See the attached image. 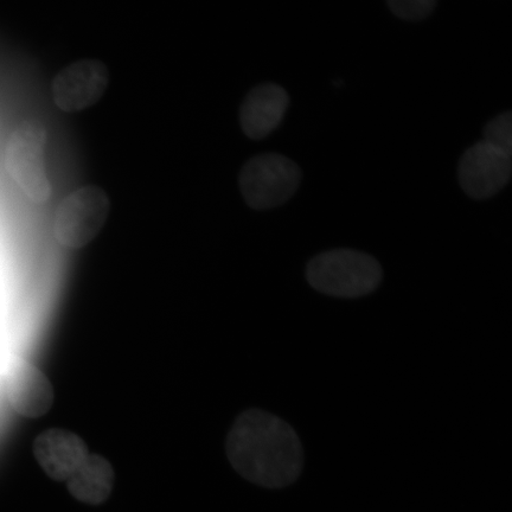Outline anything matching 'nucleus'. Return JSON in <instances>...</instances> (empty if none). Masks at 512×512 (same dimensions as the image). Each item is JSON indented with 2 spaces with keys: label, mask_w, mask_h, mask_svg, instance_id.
Masks as SVG:
<instances>
[{
  "label": "nucleus",
  "mask_w": 512,
  "mask_h": 512,
  "mask_svg": "<svg viewBox=\"0 0 512 512\" xmlns=\"http://www.w3.org/2000/svg\"><path fill=\"white\" fill-rule=\"evenodd\" d=\"M390 10L407 21H420L432 14L438 0H387Z\"/></svg>",
  "instance_id": "obj_13"
},
{
  "label": "nucleus",
  "mask_w": 512,
  "mask_h": 512,
  "mask_svg": "<svg viewBox=\"0 0 512 512\" xmlns=\"http://www.w3.org/2000/svg\"><path fill=\"white\" fill-rule=\"evenodd\" d=\"M34 454L44 472L57 482H67L88 457L83 440L72 432L51 428L34 443Z\"/></svg>",
  "instance_id": "obj_8"
},
{
  "label": "nucleus",
  "mask_w": 512,
  "mask_h": 512,
  "mask_svg": "<svg viewBox=\"0 0 512 512\" xmlns=\"http://www.w3.org/2000/svg\"><path fill=\"white\" fill-rule=\"evenodd\" d=\"M290 98L283 87L266 83L249 92L240 108V124L246 136L259 140L271 134L285 117Z\"/></svg>",
  "instance_id": "obj_9"
},
{
  "label": "nucleus",
  "mask_w": 512,
  "mask_h": 512,
  "mask_svg": "<svg viewBox=\"0 0 512 512\" xmlns=\"http://www.w3.org/2000/svg\"><path fill=\"white\" fill-rule=\"evenodd\" d=\"M6 392L12 408L25 418H40L54 403L53 387L42 371L30 363H18L11 369Z\"/></svg>",
  "instance_id": "obj_10"
},
{
  "label": "nucleus",
  "mask_w": 512,
  "mask_h": 512,
  "mask_svg": "<svg viewBox=\"0 0 512 512\" xmlns=\"http://www.w3.org/2000/svg\"><path fill=\"white\" fill-rule=\"evenodd\" d=\"M110 210V198L101 188L87 185L75 190L56 211V240L69 249L85 247L104 228Z\"/></svg>",
  "instance_id": "obj_5"
},
{
  "label": "nucleus",
  "mask_w": 512,
  "mask_h": 512,
  "mask_svg": "<svg viewBox=\"0 0 512 512\" xmlns=\"http://www.w3.org/2000/svg\"><path fill=\"white\" fill-rule=\"evenodd\" d=\"M110 73L98 60H81L63 68L53 81V99L61 111L79 112L98 102L106 92Z\"/></svg>",
  "instance_id": "obj_7"
},
{
  "label": "nucleus",
  "mask_w": 512,
  "mask_h": 512,
  "mask_svg": "<svg viewBox=\"0 0 512 512\" xmlns=\"http://www.w3.org/2000/svg\"><path fill=\"white\" fill-rule=\"evenodd\" d=\"M302 182V171L290 158L266 153L248 160L239 176L243 198L255 210L283 206L296 194Z\"/></svg>",
  "instance_id": "obj_3"
},
{
  "label": "nucleus",
  "mask_w": 512,
  "mask_h": 512,
  "mask_svg": "<svg viewBox=\"0 0 512 512\" xmlns=\"http://www.w3.org/2000/svg\"><path fill=\"white\" fill-rule=\"evenodd\" d=\"M47 130L36 120L24 121L11 134L5 151V168L23 194L35 203L47 202L51 185L44 164Z\"/></svg>",
  "instance_id": "obj_4"
},
{
  "label": "nucleus",
  "mask_w": 512,
  "mask_h": 512,
  "mask_svg": "<svg viewBox=\"0 0 512 512\" xmlns=\"http://www.w3.org/2000/svg\"><path fill=\"white\" fill-rule=\"evenodd\" d=\"M511 171V155L479 142L460 159L459 182L467 195L486 200L509 183Z\"/></svg>",
  "instance_id": "obj_6"
},
{
  "label": "nucleus",
  "mask_w": 512,
  "mask_h": 512,
  "mask_svg": "<svg viewBox=\"0 0 512 512\" xmlns=\"http://www.w3.org/2000/svg\"><path fill=\"white\" fill-rule=\"evenodd\" d=\"M226 448L234 470L264 488H285L302 475L304 451L297 432L261 409H248L236 418Z\"/></svg>",
  "instance_id": "obj_1"
},
{
  "label": "nucleus",
  "mask_w": 512,
  "mask_h": 512,
  "mask_svg": "<svg viewBox=\"0 0 512 512\" xmlns=\"http://www.w3.org/2000/svg\"><path fill=\"white\" fill-rule=\"evenodd\" d=\"M114 485V472L108 460L98 454H88L85 462L67 480L70 494L78 501L98 505L110 497Z\"/></svg>",
  "instance_id": "obj_11"
},
{
  "label": "nucleus",
  "mask_w": 512,
  "mask_h": 512,
  "mask_svg": "<svg viewBox=\"0 0 512 512\" xmlns=\"http://www.w3.org/2000/svg\"><path fill=\"white\" fill-rule=\"evenodd\" d=\"M482 142L512 155V114L507 112L492 119L484 128Z\"/></svg>",
  "instance_id": "obj_12"
},
{
  "label": "nucleus",
  "mask_w": 512,
  "mask_h": 512,
  "mask_svg": "<svg viewBox=\"0 0 512 512\" xmlns=\"http://www.w3.org/2000/svg\"><path fill=\"white\" fill-rule=\"evenodd\" d=\"M382 274L373 256L352 249L319 254L306 267L307 281L315 290L338 298L367 296L379 287Z\"/></svg>",
  "instance_id": "obj_2"
}]
</instances>
